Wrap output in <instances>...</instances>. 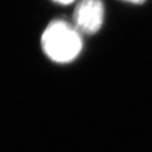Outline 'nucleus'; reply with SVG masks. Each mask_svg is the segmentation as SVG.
I'll return each instance as SVG.
<instances>
[{
    "label": "nucleus",
    "instance_id": "1",
    "mask_svg": "<svg viewBox=\"0 0 152 152\" xmlns=\"http://www.w3.org/2000/svg\"><path fill=\"white\" fill-rule=\"evenodd\" d=\"M41 44L45 56L57 63L74 60L83 47L81 33L64 20H54L48 24L42 32Z\"/></svg>",
    "mask_w": 152,
    "mask_h": 152
},
{
    "label": "nucleus",
    "instance_id": "2",
    "mask_svg": "<svg viewBox=\"0 0 152 152\" xmlns=\"http://www.w3.org/2000/svg\"><path fill=\"white\" fill-rule=\"evenodd\" d=\"M104 18L102 0H80L73 13V25L81 34L93 35L102 28Z\"/></svg>",
    "mask_w": 152,
    "mask_h": 152
},
{
    "label": "nucleus",
    "instance_id": "3",
    "mask_svg": "<svg viewBox=\"0 0 152 152\" xmlns=\"http://www.w3.org/2000/svg\"><path fill=\"white\" fill-rule=\"evenodd\" d=\"M53 2L57 3V4H61V5H68L71 4L72 2H74L75 0H53Z\"/></svg>",
    "mask_w": 152,
    "mask_h": 152
},
{
    "label": "nucleus",
    "instance_id": "4",
    "mask_svg": "<svg viewBox=\"0 0 152 152\" xmlns=\"http://www.w3.org/2000/svg\"><path fill=\"white\" fill-rule=\"evenodd\" d=\"M121 1H124V2H129V3H132V4H142V3L145 2V0H121Z\"/></svg>",
    "mask_w": 152,
    "mask_h": 152
}]
</instances>
